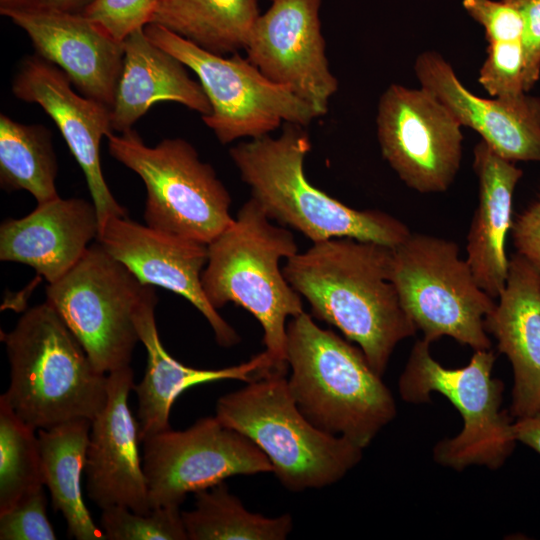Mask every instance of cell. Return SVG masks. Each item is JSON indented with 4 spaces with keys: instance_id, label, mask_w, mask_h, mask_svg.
Here are the masks:
<instances>
[{
    "instance_id": "6da1fadb",
    "label": "cell",
    "mask_w": 540,
    "mask_h": 540,
    "mask_svg": "<svg viewBox=\"0 0 540 540\" xmlns=\"http://www.w3.org/2000/svg\"><path fill=\"white\" fill-rule=\"evenodd\" d=\"M391 261V247L342 237L313 243L282 268L313 316L355 342L380 376L397 344L417 331L391 281Z\"/></svg>"
},
{
    "instance_id": "7a4b0ae2",
    "label": "cell",
    "mask_w": 540,
    "mask_h": 540,
    "mask_svg": "<svg viewBox=\"0 0 540 540\" xmlns=\"http://www.w3.org/2000/svg\"><path fill=\"white\" fill-rule=\"evenodd\" d=\"M305 126L284 123L277 137L264 135L229 150L241 179L270 220L289 226L313 243L348 237L396 247L409 228L379 210H356L313 186L304 160L311 150Z\"/></svg>"
},
{
    "instance_id": "3957f363",
    "label": "cell",
    "mask_w": 540,
    "mask_h": 540,
    "mask_svg": "<svg viewBox=\"0 0 540 540\" xmlns=\"http://www.w3.org/2000/svg\"><path fill=\"white\" fill-rule=\"evenodd\" d=\"M287 378L302 414L365 449L396 416L394 397L360 348L305 311L287 323Z\"/></svg>"
},
{
    "instance_id": "277c9868",
    "label": "cell",
    "mask_w": 540,
    "mask_h": 540,
    "mask_svg": "<svg viewBox=\"0 0 540 540\" xmlns=\"http://www.w3.org/2000/svg\"><path fill=\"white\" fill-rule=\"evenodd\" d=\"M296 253L293 234L271 223L252 197L208 244V260L201 276L205 296L215 309L234 303L257 319L271 360L269 374H287L286 321L304 312L301 295L280 268L281 260Z\"/></svg>"
},
{
    "instance_id": "5b68a950",
    "label": "cell",
    "mask_w": 540,
    "mask_h": 540,
    "mask_svg": "<svg viewBox=\"0 0 540 540\" xmlns=\"http://www.w3.org/2000/svg\"><path fill=\"white\" fill-rule=\"evenodd\" d=\"M10 383L0 398L36 430L94 417L107 400V374L96 370L82 345L45 301L1 331Z\"/></svg>"
},
{
    "instance_id": "8992f818",
    "label": "cell",
    "mask_w": 540,
    "mask_h": 540,
    "mask_svg": "<svg viewBox=\"0 0 540 540\" xmlns=\"http://www.w3.org/2000/svg\"><path fill=\"white\" fill-rule=\"evenodd\" d=\"M216 416L252 441L286 489H320L341 480L363 449L313 425L298 408L286 375L266 374L221 396Z\"/></svg>"
},
{
    "instance_id": "52a82bcc",
    "label": "cell",
    "mask_w": 540,
    "mask_h": 540,
    "mask_svg": "<svg viewBox=\"0 0 540 540\" xmlns=\"http://www.w3.org/2000/svg\"><path fill=\"white\" fill-rule=\"evenodd\" d=\"M107 139L110 155L145 185L149 227L208 245L234 221L230 193L185 139L148 146L134 129Z\"/></svg>"
},
{
    "instance_id": "ba28073f",
    "label": "cell",
    "mask_w": 540,
    "mask_h": 540,
    "mask_svg": "<svg viewBox=\"0 0 540 540\" xmlns=\"http://www.w3.org/2000/svg\"><path fill=\"white\" fill-rule=\"evenodd\" d=\"M430 344L425 339L415 342L398 389L409 403L428 402L431 393L438 392L459 410L463 428L455 437L435 445V461L456 470L471 465L499 468L517 439L510 417L500 410L503 385L492 377L494 353L476 350L466 366L450 369L432 357Z\"/></svg>"
},
{
    "instance_id": "9c48e42d",
    "label": "cell",
    "mask_w": 540,
    "mask_h": 540,
    "mask_svg": "<svg viewBox=\"0 0 540 540\" xmlns=\"http://www.w3.org/2000/svg\"><path fill=\"white\" fill-rule=\"evenodd\" d=\"M391 281L423 339L449 336L475 351L490 349L484 319L496 302L479 287L455 242L411 233L392 248Z\"/></svg>"
},
{
    "instance_id": "30bf717a",
    "label": "cell",
    "mask_w": 540,
    "mask_h": 540,
    "mask_svg": "<svg viewBox=\"0 0 540 540\" xmlns=\"http://www.w3.org/2000/svg\"><path fill=\"white\" fill-rule=\"evenodd\" d=\"M144 31L196 74L211 105L202 120L222 144L269 135L287 122L308 126L319 117L238 52L230 57L211 53L157 24H147Z\"/></svg>"
},
{
    "instance_id": "8fae6325",
    "label": "cell",
    "mask_w": 540,
    "mask_h": 540,
    "mask_svg": "<svg viewBox=\"0 0 540 540\" xmlns=\"http://www.w3.org/2000/svg\"><path fill=\"white\" fill-rule=\"evenodd\" d=\"M145 286L96 241L66 275L48 284L46 302L96 370L109 374L130 366L139 341L134 313Z\"/></svg>"
},
{
    "instance_id": "7c38bea8",
    "label": "cell",
    "mask_w": 540,
    "mask_h": 540,
    "mask_svg": "<svg viewBox=\"0 0 540 540\" xmlns=\"http://www.w3.org/2000/svg\"><path fill=\"white\" fill-rule=\"evenodd\" d=\"M143 443V469L151 508L180 507L190 492L235 475L272 473L265 454L215 415L185 430L160 432Z\"/></svg>"
},
{
    "instance_id": "4fadbf2b",
    "label": "cell",
    "mask_w": 540,
    "mask_h": 540,
    "mask_svg": "<svg viewBox=\"0 0 540 540\" xmlns=\"http://www.w3.org/2000/svg\"><path fill=\"white\" fill-rule=\"evenodd\" d=\"M377 136L383 158L420 193L446 191L462 156L461 124L424 88L390 85L381 95Z\"/></svg>"
},
{
    "instance_id": "5bb4252c",
    "label": "cell",
    "mask_w": 540,
    "mask_h": 540,
    "mask_svg": "<svg viewBox=\"0 0 540 540\" xmlns=\"http://www.w3.org/2000/svg\"><path fill=\"white\" fill-rule=\"evenodd\" d=\"M258 17L246 58L269 80L289 88L323 116L338 90L321 31L322 0H272Z\"/></svg>"
},
{
    "instance_id": "9a60e30c",
    "label": "cell",
    "mask_w": 540,
    "mask_h": 540,
    "mask_svg": "<svg viewBox=\"0 0 540 540\" xmlns=\"http://www.w3.org/2000/svg\"><path fill=\"white\" fill-rule=\"evenodd\" d=\"M11 89L19 100L38 104L60 130L84 173L99 230L108 218L127 216L126 209L111 193L101 167V141L114 131L111 108L75 92L60 68L36 54L21 60Z\"/></svg>"
},
{
    "instance_id": "2e32d148",
    "label": "cell",
    "mask_w": 540,
    "mask_h": 540,
    "mask_svg": "<svg viewBox=\"0 0 540 540\" xmlns=\"http://www.w3.org/2000/svg\"><path fill=\"white\" fill-rule=\"evenodd\" d=\"M144 285L159 286L187 299L208 321L220 346L240 341L203 291L201 276L208 245L142 225L128 216H112L96 239Z\"/></svg>"
},
{
    "instance_id": "e0dca14e",
    "label": "cell",
    "mask_w": 540,
    "mask_h": 540,
    "mask_svg": "<svg viewBox=\"0 0 540 540\" xmlns=\"http://www.w3.org/2000/svg\"><path fill=\"white\" fill-rule=\"evenodd\" d=\"M0 14L25 31L35 54L60 68L79 93L112 107L123 66V41L82 12L23 6Z\"/></svg>"
},
{
    "instance_id": "ac0fdd59",
    "label": "cell",
    "mask_w": 540,
    "mask_h": 540,
    "mask_svg": "<svg viewBox=\"0 0 540 540\" xmlns=\"http://www.w3.org/2000/svg\"><path fill=\"white\" fill-rule=\"evenodd\" d=\"M130 366L107 374V400L91 421L85 474L90 500L101 509L124 506L146 514L148 488L139 453V429L128 397L134 389Z\"/></svg>"
},
{
    "instance_id": "d6986e66",
    "label": "cell",
    "mask_w": 540,
    "mask_h": 540,
    "mask_svg": "<svg viewBox=\"0 0 540 540\" xmlns=\"http://www.w3.org/2000/svg\"><path fill=\"white\" fill-rule=\"evenodd\" d=\"M421 87L436 96L459 121L478 134L501 157L540 162V98L487 99L473 94L437 52L415 61Z\"/></svg>"
},
{
    "instance_id": "ffe728a7",
    "label": "cell",
    "mask_w": 540,
    "mask_h": 540,
    "mask_svg": "<svg viewBox=\"0 0 540 540\" xmlns=\"http://www.w3.org/2000/svg\"><path fill=\"white\" fill-rule=\"evenodd\" d=\"M98 234L93 202L59 196L22 218L2 222L0 260L28 265L51 284L79 262Z\"/></svg>"
},
{
    "instance_id": "44dd1931",
    "label": "cell",
    "mask_w": 540,
    "mask_h": 540,
    "mask_svg": "<svg viewBox=\"0 0 540 540\" xmlns=\"http://www.w3.org/2000/svg\"><path fill=\"white\" fill-rule=\"evenodd\" d=\"M157 296L154 286L146 285L135 313L134 322L147 353L144 377L134 386L137 395V423L141 442L171 429L169 416L177 397L186 389L220 380L249 382L268 374L271 360L266 351L249 361L222 369H197L170 356L164 348L156 325Z\"/></svg>"
},
{
    "instance_id": "7402d4cb",
    "label": "cell",
    "mask_w": 540,
    "mask_h": 540,
    "mask_svg": "<svg viewBox=\"0 0 540 540\" xmlns=\"http://www.w3.org/2000/svg\"><path fill=\"white\" fill-rule=\"evenodd\" d=\"M508 269L505 287L484 325L511 362L510 411L518 419L540 413V271L518 253Z\"/></svg>"
},
{
    "instance_id": "603a6c76",
    "label": "cell",
    "mask_w": 540,
    "mask_h": 540,
    "mask_svg": "<svg viewBox=\"0 0 540 540\" xmlns=\"http://www.w3.org/2000/svg\"><path fill=\"white\" fill-rule=\"evenodd\" d=\"M121 75L111 107V124L119 133L133 125L156 103L175 102L203 116L211 113L210 102L200 82L175 56L155 45L144 28L123 40Z\"/></svg>"
},
{
    "instance_id": "cb8c5ba5",
    "label": "cell",
    "mask_w": 540,
    "mask_h": 540,
    "mask_svg": "<svg viewBox=\"0 0 540 540\" xmlns=\"http://www.w3.org/2000/svg\"><path fill=\"white\" fill-rule=\"evenodd\" d=\"M478 204L467 236L466 261L479 287L497 299L505 287L509 260L506 238L512 227V203L522 170L481 140L474 148Z\"/></svg>"
},
{
    "instance_id": "d4e9b609",
    "label": "cell",
    "mask_w": 540,
    "mask_h": 540,
    "mask_svg": "<svg viewBox=\"0 0 540 540\" xmlns=\"http://www.w3.org/2000/svg\"><path fill=\"white\" fill-rule=\"evenodd\" d=\"M91 420L76 419L48 429H39L44 485L52 505L60 511L67 534L77 540H104L93 521L81 491Z\"/></svg>"
},
{
    "instance_id": "484cf974",
    "label": "cell",
    "mask_w": 540,
    "mask_h": 540,
    "mask_svg": "<svg viewBox=\"0 0 540 540\" xmlns=\"http://www.w3.org/2000/svg\"><path fill=\"white\" fill-rule=\"evenodd\" d=\"M260 14L257 0H157L150 23L225 56L245 50Z\"/></svg>"
},
{
    "instance_id": "4316f807",
    "label": "cell",
    "mask_w": 540,
    "mask_h": 540,
    "mask_svg": "<svg viewBox=\"0 0 540 540\" xmlns=\"http://www.w3.org/2000/svg\"><path fill=\"white\" fill-rule=\"evenodd\" d=\"M58 172L51 132L40 124L0 115V184L7 191L25 190L44 203L59 197Z\"/></svg>"
},
{
    "instance_id": "83f0119b",
    "label": "cell",
    "mask_w": 540,
    "mask_h": 540,
    "mask_svg": "<svg viewBox=\"0 0 540 540\" xmlns=\"http://www.w3.org/2000/svg\"><path fill=\"white\" fill-rule=\"evenodd\" d=\"M194 494V509L182 512L189 540H284L293 529L290 514L266 517L253 513L225 482Z\"/></svg>"
},
{
    "instance_id": "f1b7e54d",
    "label": "cell",
    "mask_w": 540,
    "mask_h": 540,
    "mask_svg": "<svg viewBox=\"0 0 540 540\" xmlns=\"http://www.w3.org/2000/svg\"><path fill=\"white\" fill-rule=\"evenodd\" d=\"M36 431L0 398V513L45 486Z\"/></svg>"
},
{
    "instance_id": "f546056e",
    "label": "cell",
    "mask_w": 540,
    "mask_h": 540,
    "mask_svg": "<svg viewBox=\"0 0 540 540\" xmlns=\"http://www.w3.org/2000/svg\"><path fill=\"white\" fill-rule=\"evenodd\" d=\"M101 529L108 540H186L180 507H157L141 514L124 506L102 509Z\"/></svg>"
},
{
    "instance_id": "4dcf8cb0",
    "label": "cell",
    "mask_w": 540,
    "mask_h": 540,
    "mask_svg": "<svg viewBox=\"0 0 540 540\" xmlns=\"http://www.w3.org/2000/svg\"><path fill=\"white\" fill-rule=\"evenodd\" d=\"M522 41L493 42L479 71L478 81L493 98L511 100L526 93Z\"/></svg>"
},
{
    "instance_id": "1f68e13d",
    "label": "cell",
    "mask_w": 540,
    "mask_h": 540,
    "mask_svg": "<svg viewBox=\"0 0 540 540\" xmlns=\"http://www.w3.org/2000/svg\"><path fill=\"white\" fill-rule=\"evenodd\" d=\"M44 487L0 513L1 540H55L56 534L47 517Z\"/></svg>"
},
{
    "instance_id": "d6a6232c",
    "label": "cell",
    "mask_w": 540,
    "mask_h": 540,
    "mask_svg": "<svg viewBox=\"0 0 540 540\" xmlns=\"http://www.w3.org/2000/svg\"><path fill=\"white\" fill-rule=\"evenodd\" d=\"M157 0H95L82 13L123 41L150 23Z\"/></svg>"
},
{
    "instance_id": "836d02e7",
    "label": "cell",
    "mask_w": 540,
    "mask_h": 540,
    "mask_svg": "<svg viewBox=\"0 0 540 540\" xmlns=\"http://www.w3.org/2000/svg\"><path fill=\"white\" fill-rule=\"evenodd\" d=\"M462 4L483 26L488 43L522 41L523 20L511 5L501 0H463Z\"/></svg>"
},
{
    "instance_id": "e575fe53",
    "label": "cell",
    "mask_w": 540,
    "mask_h": 540,
    "mask_svg": "<svg viewBox=\"0 0 540 540\" xmlns=\"http://www.w3.org/2000/svg\"><path fill=\"white\" fill-rule=\"evenodd\" d=\"M515 8L523 20L524 87L528 92L540 76V0H501Z\"/></svg>"
},
{
    "instance_id": "d590c367",
    "label": "cell",
    "mask_w": 540,
    "mask_h": 540,
    "mask_svg": "<svg viewBox=\"0 0 540 540\" xmlns=\"http://www.w3.org/2000/svg\"><path fill=\"white\" fill-rule=\"evenodd\" d=\"M517 253L540 271V196L512 223Z\"/></svg>"
},
{
    "instance_id": "8d00e7d4",
    "label": "cell",
    "mask_w": 540,
    "mask_h": 540,
    "mask_svg": "<svg viewBox=\"0 0 540 540\" xmlns=\"http://www.w3.org/2000/svg\"><path fill=\"white\" fill-rule=\"evenodd\" d=\"M513 428L517 441L540 454V413L518 418L513 423Z\"/></svg>"
},
{
    "instance_id": "74e56055",
    "label": "cell",
    "mask_w": 540,
    "mask_h": 540,
    "mask_svg": "<svg viewBox=\"0 0 540 540\" xmlns=\"http://www.w3.org/2000/svg\"><path fill=\"white\" fill-rule=\"evenodd\" d=\"M94 1L95 0H31L30 3L25 6H37L67 12H83Z\"/></svg>"
},
{
    "instance_id": "f35d334b",
    "label": "cell",
    "mask_w": 540,
    "mask_h": 540,
    "mask_svg": "<svg viewBox=\"0 0 540 540\" xmlns=\"http://www.w3.org/2000/svg\"><path fill=\"white\" fill-rule=\"evenodd\" d=\"M31 0H0V10L7 8L22 7L30 3Z\"/></svg>"
},
{
    "instance_id": "ab89813d",
    "label": "cell",
    "mask_w": 540,
    "mask_h": 540,
    "mask_svg": "<svg viewBox=\"0 0 540 540\" xmlns=\"http://www.w3.org/2000/svg\"><path fill=\"white\" fill-rule=\"evenodd\" d=\"M268 1H272V0H268Z\"/></svg>"
}]
</instances>
